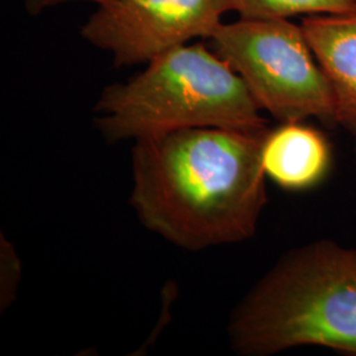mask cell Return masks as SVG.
I'll list each match as a JSON object with an SVG mask.
<instances>
[{"instance_id":"1","label":"cell","mask_w":356,"mask_h":356,"mask_svg":"<svg viewBox=\"0 0 356 356\" xmlns=\"http://www.w3.org/2000/svg\"><path fill=\"white\" fill-rule=\"evenodd\" d=\"M268 131L189 128L135 141L129 204L141 225L188 251L251 239L268 201Z\"/></svg>"},{"instance_id":"2","label":"cell","mask_w":356,"mask_h":356,"mask_svg":"<svg viewBox=\"0 0 356 356\" xmlns=\"http://www.w3.org/2000/svg\"><path fill=\"white\" fill-rule=\"evenodd\" d=\"M227 338L239 356L304 346L356 356V247L319 239L286 251L232 309Z\"/></svg>"},{"instance_id":"3","label":"cell","mask_w":356,"mask_h":356,"mask_svg":"<svg viewBox=\"0 0 356 356\" xmlns=\"http://www.w3.org/2000/svg\"><path fill=\"white\" fill-rule=\"evenodd\" d=\"M94 111L95 127L110 143L189 128L268 127L242 76L204 44L154 57L140 74L103 90Z\"/></svg>"},{"instance_id":"4","label":"cell","mask_w":356,"mask_h":356,"mask_svg":"<svg viewBox=\"0 0 356 356\" xmlns=\"http://www.w3.org/2000/svg\"><path fill=\"white\" fill-rule=\"evenodd\" d=\"M213 51L242 76L254 101L275 119L314 118L337 123L330 81L302 26L289 19H242L220 24L209 38Z\"/></svg>"},{"instance_id":"5","label":"cell","mask_w":356,"mask_h":356,"mask_svg":"<svg viewBox=\"0 0 356 356\" xmlns=\"http://www.w3.org/2000/svg\"><path fill=\"white\" fill-rule=\"evenodd\" d=\"M229 11L232 0H110L98 6L81 36L110 51L118 67L147 64L193 38H210Z\"/></svg>"},{"instance_id":"6","label":"cell","mask_w":356,"mask_h":356,"mask_svg":"<svg viewBox=\"0 0 356 356\" xmlns=\"http://www.w3.org/2000/svg\"><path fill=\"white\" fill-rule=\"evenodd\" d=\"M301 26L330 81L337 123L351 135L356 154V13L306 16Z\"/></svg>"},{"instance_id":"7","label":"cell","mask_w":356,"mask_h":356,"mask_svg":"<svg viewBox=\"0 0 356 356\" xmlns=\"http://www.w3.org/2000/svg\"><path fill=\"white\" fill-rule=\"evenodd\" d=\"M332 154L325 134L304 122H284L268 131L261 151L267 178L289 191H309L330 172Z\"/></svg>"},{"instance_id":"8","label":"cell","mask_w":356,"mask_h":356,"mask_svg":"<svg viewBox=\"0 0 356 356\" xmlns=\"http://www.w3.org/2000/svg\"><path fill=\"white\" fill-rule=\"evenodd\" d=\"M242 19H289L356 13V0H232Z\"/></svg>"},{"instance_id":"9","label":"cell","mask_w":356,"mask_h":356,"mask_svg":"<svg viewBox=\"0 0 356 356\" xmlns=\"http://www.w3.org/2000/svg\"><path fill=\"white\" fill-rule=\"evenodd\" d=\"M0 260H1V282H0V309L7 310L16 298L17 284L20 280V261L13 243L1 235Z\"/></svg>"},{"instance_id":"10","label":"cell","mask_w":356,"mask_h":356,"mask_svg":"<svg viewBox=\"0 0 356 356\" xmlns=\"http://www.w3.org/2000/svg\"><path fill=\"white\" fill-rule=\"evenodd\" d=\"M66 1H94L98 6H101V4H104V3H107L110 0H24V7H26V13H29V15L38 16L44 10L51 8V7H54V6H58V4H63V3H66Z\"/></svg>"}]
</instances>
